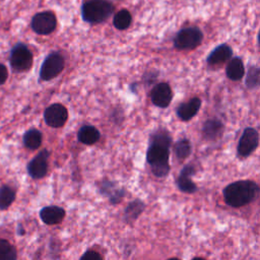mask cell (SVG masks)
Here are the masks:
<instances>
[{
    "mask_svg": "<svg viewBox=\"0 0 260 260\" xmlns=\"http://www.w3.org/2000/svg\"><path fill=\"white\" fill-rule=\"evenodd\" d=\"M172 136L166 129L152 132L146 150V161L150 166L151 173L157 178H165L171 171L170 147Z\"/></svg>",
    "mask_w": 260,
    "mask_h": 260,
    "instance_id": "1",
    "label": "cell"
},
{
    "mask_svg": "<svg viewBox=\"0 0 260 260\" xmlns=\"http://www.w3.org/2000/svg\"><path fill=\"white\" fill-rule=\"evenodd\" d=\"M226 205L238 208L255 201L259 195V186L251 180H239L224 187L222 191Z\"/></svg>",
    "mask_w": 260,
    "mask_h": 260,
    "instance_id": "2",
    "label": "cell"
},
{
    "mask_svg": "<svg viewBox=\"0 0 260 260\" xmlns=\"http://www.w3.org/2000/svg\"><path fill=\"white\" fill-rule=\"evenodd\" d=\"M113 12L114 6L108 0H87L81 6V17L89 24L103 23Z\"/></svg>",
    "mask_w": 260,
    "mask_h": 260,
    "instance_id": "3",
    "label": "cell"
},
{
    "mask_svg": "<svg viewBox=\"0 0 260 260\" xmlns=\"http://www.w3.org/2000/svg\"><path fill=\"white\" fill-rule=\"evenodd\" d=\"M203 40V32L197 26H188L180 29L174 38V47L180 51L196 49Z\"/></svg>",
    "mask_w": 260,
    "mask_h": 260,
    "instance_id": "4",
    "label": "cell"
},
{
    "mask_svg": "<svg viewBox=\"0 0 260 260\" xmlns=\"http://www.w3.org/2000/svg\"><path fill=\"white\" fill-rule=\"evenodd\" d=\"M65 67L64 57L59 52H51L42 63L40 69V79L49 81L58 76Z\"/></svg>",
    "mask_w": 260,
    "mask_h": 260,
    "instance_id": "5",
    "label": "cell"
},
{
    "mask_svg": "<svg viewBox=\"0 0 260 260\" xmlns=\"http://www.w3.org/2000/svg\"><path fill=\"white\" fill-rule=\"evenodd\" d=\"M9 62L11 67L17 72H23L30 69L34 57L28 47L22 43L16 44L10 52Z\"/></svg>",
    "mask_w": 260,
    "mask_h": 260,
    "instance_id": "6",
    "label": "cell"
},
{
    "mask_svg": "<svg viewBox=\"0 0 260 260\" xmlns=\"http://www.w3.org/2000/svg\"><path fill=\"white\" fill-rule=\"evenodd\" d=\"M31 29L42 36L52 34L57 26V18L52 11H42L36 13L30 21Z\"/></svg>",
    "mask_w": 260,
    "mask_h": 260,
    "instance_id": "7",
    "label": "cell"
},
{
    "mask_svg": "<svg viewBox=\"0 0 260 260\" xmlns=\"http://www.w3.org/2000/svg\"><path fill=\"white\" fill-rule=\"evenodd\" d=\"M259 145V133L253 127H247L243 130L242 135L240 137L237 153L240 157H248L250 156Z\"/></svg>",
    "mask_w": 260,
    "mask_h": 260,
    "instance_id": "8",
    "label": "cell"
},
{
    "mask_svg": "<svg viewBox=\"0 0 260 260\" xmlns=\"http://www.w3.org/2000/svg\"><path fill=\"white\" fill-rule=\"evenodd\" d=\"M44 120L52 128H61L68 120V111L60 103L52 104L45 110Z\"/></svg>",
    "mask_w": 260,
    "mask_h": 260,
    "instance_id": "9",
    "label": "cell"
},
{
    "mask_svg": "<svg viewBox=\"0 0 260 260\" xmlns=\"http://www.w3.org/2000/svg\"><path fill=\"white\" fill-rule=\"evenodd\" d=\"M49 156L50 152L47 149H43L27 164L26 170L29 177L32 179H42L47 175Z\"/></svg>",
    "mask_w": 260,
    "mask_h": 260,
    "instance_id": "10",
    "label": "cell"
},
{
    "mask_svg": "<svg viewBox=\"0 0 260 260\" xmlns=\"http://www.w3.org/2000/svg\"><path fill=\"white\" fill-rule=\"evenodd\" d=\"M151 103L157 108H168L173 100V90L169 83L159 82L155 84L150 92Z\"/></svg>",
    "mask_w": 260,
    "mask_h": 260,
    "instance_id": "11",
    "label": "cell"
},
{
    "mask_svg": "<svg viewBox=\"0 0 260 260\" xmlns=\"http://www.w3.org/2000/svg\"><path fill=\"white\" fill-rule=\"evenodd\" d=\"M196 174V169L192 164H188L183 167L178 178L176 179V185L178 189L187 194H193L197 191V185L191 180V177Z\"/></svg>",
    "mask_w": 260,
    "mask_h": 260,
    "instance_id": "12",
    "label": "cell"
},
{
    "mask_svg": "<svg viewBox=\"0 0 260 260\" xmlns=\"http://www.w3.org/2000/svg\"><path fill=\"white\" fill-rule=\"evenodd\" d=\"M224 132L223 123L217 118L207 119L201 129L202 138L206 141H217L219 140Z\"/></svg>",
    "mask_w": 260,
    "mask_h": 260,
    "instance_id": "13",
    "label": "cell"
},
{
    "mask_svg": "<svg viewBox=\"0 0 260 260\" xmlns=\"http://www.w3.org/2000/svg\"><path fill=\"white\" fill-rule=\"evenodd\" d=\"M101 194L107 196L111 204H118L124 198L126 191L124 188L119 187L116 182L110 180H104L99 187Z\"/></svg>",
    "mask_w": 260,
    "mask_h": 260,
    "instance_id": "14",
    "label": "cell"
},
{
    "mask_svg": "<svg viewBox=\"0 0 260 260\" xmlns=\"http://www.w3.org/2000/svg\"><path fill=\"white\" fill-rule=\"evenodd\" d=\"M233 56V49L228 44H221L215 47L207 56L206 62L209 66H221Z\"/></svg>",
    "mask_w": 260,
    "mask_h": 260,
    "instance_id": "15",
    "label": "cell"
},
{
    "mask_svg": "<svg viewBox=\"0 0 260 260\" xmlns=\"http://www.w3.org/2000/svg\"><path fill=\"white\" fill-rule=\"evenodd\" d=\"M200 107L201 100L197 96H194L190 101L180 104L176 110V114L180 120L187 122L197 115V113L200 110Z\"/></svg>",
    "mask_w": 260,
    "mask_h": 260,
    "instance_id": "16",
    "label": "cell"
},
{
    "mask_svg": "<svg viewBox=\"0 0 260 260\" xmlns=\"http://www.w3.org/2000/svg\"><path fill=\"white\" fill-rule=\"evenodd\" d=\"M65 215V209L56 205L46 206L40 210V217L42 221L49 225L60 223L64 219Z\"/></svg>",
    "mask_w": 260,
    "mask_h": 260,
    "instance_id": "17",
    "label": "cell"
},
{
    "mask_svg": "<svg viewBox=\"0 0 260 260\" xmlns=\"http://www.w3.org/2000/svg\"><path fill=\"white\" fill-rule=\"evenodd\" d=\"M101 138V133L98 128L92 125H83L77 132V139L85 145H92Z\"/></svg>",
    "mask_w": 260,
    "mask_h": 260,
    "instance_id": "18",
    "label": "cell"
},
{
    "mask_svg": "<svg viewBox=\"0 0 260 260\" xmlns=\"http://www.w3.org/2000/svg\"><path fill=\"white\" fill-rule=\"evenodd\" d=\"M144 209H145V203L140 199H135L129 202V204L126 206L124 211V215H123L124 221L128 224H132L138 219V217L140 216V214L143 212Z\"/></svg>",
    "mask_w": 260,
    "mask_h": 260,
    "instance_id": "19",
    "label": "cell"
},
{
    "mask_svg": "<svg viewBox=\"0 0 260 260\" xmlns=\"http://www.w3.org/2000/svg\"><path fill=\"white\" fill-rule=\"evenodd\" d=\"M245 75V66L243 60L240 57H234L230 60L225 67V76L233 80L239 81Z\"/></svg>",
    "mask_w": 260,
    "mask_h": 260,
    "instance_id": "20",
    "label": "cell"
},
{
    "mask_svg": "<svg viewBox=\"0 0 260 260\" xmlns=\"http://www.w3.org/2000/svg\"><path fill=\"white\" fill-rule=\"evenodd\" d=\"M22 140H23V144L25 147L34 150L41 146V144L43 142V135L40 130H38L36 128H31L23 134Z\"/></svg>",
    "mask_w": 260,
    "mask_h": 260,
    "instance_id": "21",
    "label": "cell"
},
{
    "mask_svg": "<svg viewBox=\"0 0 260 260\" xmlns=\"http://www.w3.org/2000/svg\"><path fill=\"white\" fill-rule=\"evenodd\" d=\"M132 22V15L127 9H121L119 10L113 18V25L119 29L124 30L130 26Z\"/></svg>",
    "mask_w": 260,
    "mask_h": 260,
    "instance_id": "22",
    "label": "cell"
},
{
    "mask_svg": "<svg viewBox=\"0 0 260 260\" xmlns=\"http://www.w3.org/2000/svg\"><path fill=\"white\" fill-rule=\"evenodd\" d=\"M260 84V69L258 66L253 65L248 69L245 78V85L249 89H256Z\"/></svg>",
    "mask_w": 260,
    "mask_h": 260,
    "instance_id": "23",
    "label": "cell"
},
{
    "mask_svg": "<svg viewBox=\"0 0 260 260\" xmlns=\"http://www.w3.org/2000/svg\"><path fill=\"white\" fill-rule=\"evenodd\" d=\"M175 154L178 159L184 160L186 159L192 152V144L189 139L183 138L177 141L175 144Z\"/></svg>",
    "mask_w": 260,
    "mask_h": 260,
    "instance_id": "24",
    "label": "cell"
},
{
    "mask_svg": "<svg viewBox=\"0 0 260 260\" xmlns=\"http://www.w3.org/2000/svg\"><path fill=\"white\" fill-rule=\"evenodd\" d=\"M15 200V191L7 186L0 187V209H7Z\"/></svg>",
    "mask_w": 260,
    "mask_h": 260,
    "instance_id": "25",
    "label": "cell"
},
{
    "mask_svg": "<svg viewBox=\"0 0 260 260\" xmlns=\"http://www.w3.org/2000/svg\"><path fill=\"white\" fill-rule=\"evenodd\" d=\"M16 250L11 244L4 240L0 239V260H14L16 259Z\"/></svg>",
    "mask_w": 260,
    "mask_h": 260,
    "instance_id": "26",
    "label": "cell"
},
{
    "mask_svg": "<svg viewBox=\"0 0 260 260\" xmlns=\"http://www.w3.org/2000/svg\"><path fill=\"white\" fill-rule=\"evenodd\" d=\"M81 260L83 259H88V260H102L103 257L100 255L99 252L92 251V250H87L86 252H84L83 255H81L80 257Z\"/></svg>",
    "mask_w": 260,
    "mask_h": 260,
    "instance_id": "27",
    "label": "cell"
},
{
    "mask_svg": "<svg viewBox=\"0 0 260 260\" xmlns=\"http://www.w3.org/2000/svg\"><path fill=\"white\" fill-rule=\"evenodd\" d=\"M8 77V71H7V68L0 63V85L4 84L6 79Z\"/></svg>",
    "mask_w": 260,
    "mask_h": 260,
    "instance_id": "28",
    "label": "cell"
}]
</instances>
